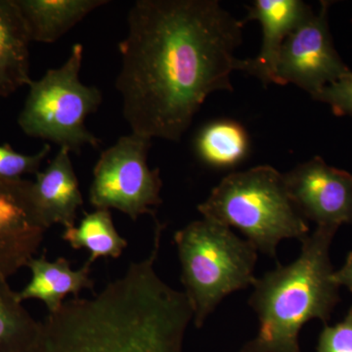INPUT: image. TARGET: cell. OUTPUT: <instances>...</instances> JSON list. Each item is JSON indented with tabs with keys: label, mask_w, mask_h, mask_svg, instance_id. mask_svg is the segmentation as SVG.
I'll list each match as a JSON object with an SVG mask.
<instances>
[{
	"label": "cell",
	"mask_w": 352,
	"mask_h": 352,
	"mask_svg": "<svg viewBox=\"0 0 352 352\" xmlns=\"http://www.w3.org/2000/svg\"><path fill=\"white\" fill-rule=\"evenodd\" d=\"M116 87L133 133L178 141L208 95L232 91L245 21L217 0H138Z\"/></svg>",
	"instance_id": "6da1fadb"
},
{
	"label": "cell",
	"mask_w": 352,
	"mask_h": 352,
	"mask_svg": "<svg viewBox=\"0 0 352 352\" xmlns=\"http://www.w3.org/2000/svg\"><path fill=\"white\" fill-rule=\"evenodd\" d=\"M187 329L182 315L159 296L112 284L48 314L27 352H183Z\"/></svg>",
	"instance_id": "7a4b0ae2"
},
{
	"label": "cell",
	"mask_w": 352,
	"mask_h": 352,
	"mask_svg": "<svg viewBox=\"0 0 352 352\" xmlns=\"http://www.w3.org/2000/svg\"><path fill=\"white\" fill-rule=\"evenodd\" d=\"M337 231L316 227L295 261L277 263L256 280L249 305L258 314V332L239 352H302L298 335L305 323L319 319L327 325L340 302L330 259Z\"/></svg>",
	"instance_id": "3957f363"
},
{
	"label": "cell",
	"mask_w": 352,
	"mask_h": 352,
	"mask_svg": "<svg viewBox=\"0 0 352 352\" xmlns=\"http://www.w3.org/2000/svg\"><path fill=\"white\" fill-rule=\"evenodd\" d=\"M198 210L204 219L238 229L270 258H276L282 240L302 242L309 235L307 220L289 198L284 175L270 166L226 176Z\"/></svg>",
	"instance_id": "277c9868"
},
{
	"label": "cell",
	"mask_w": 352,
	"mask_h": 352,
	"mask_svg": "<svg viewBox=\"0 0 352 352\" xmlns=\"http://www.w3.org/2000/svg\"><path fill=\"white\" fill-rule=\"evenodd\" d=\"M182 283L201 328L226 296L254 286L258 250L231 228L203 219L175 233Z\"/></svg>",
	"instance_id": "5b68a950"
},
{
	"label": "cell",
	"mask_w": 352,
	"mask_h": 352,
	"mask_svg": "<svg viewBox=\"0 0 352 352\" xmlns=\"http://www.w3.org/2000/svg\"><path fill=\"white\" fill-rule=\"evenodd\" d=\"M83 46L76 43L62 66L32 80L18 124L25 135L43 139L80 154L85 146L98 147L101 140L88 131L85 120L97 112L103 96L96 87L80 80Z\"/></svg>",
	"instance_id": "8992f818"
},
{
	"label": "cell",
	"mask_w": 352,
	"mask_h": 352,
	"mask_svg": "<svg viewBox=\"0 0 352 352\" xmlns=\"http://www.w3.org/2000/svg\"><path fill=\"white\" fill-rule=\"evenodd\" d=\"M152 139L131 132L104 150L95 164L89 201L96 210H117L136 220L155 217L163 187L159 168L148 166Z\"/></svg>",
	"instance_id": "52a82bcc"
},
{
	"label": "cell",
	"mask_w": 352,
	"mask_h": 352,
	"mask_svg": "<svg viewBox=\"0 0 352 352\" xmlns=\"http://www.w3.org/2000/svg\"><path fill=\"white\" fill-rule=\"evenodd\" d=\"M330 2L298 25L285 41L277 66L278 85L294 83L314 96L349 74L335 47L328 25Z\"/></svg>",
	"instance_id": "ba28073f"
},
{
	"label": "cell",
	"mask_w": 352,
	"mask_h": 352,
	"mask_svg": "<svg viewBox=\"0 0 352 352\" xmlns=\"http://www.w3.org/2000/svg\"><path fill=\"white\" fill-rule=\"evenodd\" d=\"M296 210L317 227L339 229L352 224V173L315 157L284 175Z\"/></svg>",
	"instance_id": "9c48e42d"
},
{
	"label": "cell",
	"mask_w": 352,
	"mask_h": 352,
	"mask_svg": "<svg viewBox=\"0 0 352 352\" xmlns=\"http://www.w3.org/2000/svg\"><path fill=\"white\" fill-rule=\"evenodd\" d=\"M31 182L0 178V278L8 280L38 254L47 228L36 214Z\"/></svg>",
	"instance_id": "30bf717a"
},
{
	"label": "cell",
	"mask_w": 352,
	"mask_h": 352,
	"mask_svg": "<svg viewBox=\"0 0 352 352\" xmlns=\"http://www.w3.org/2000/svg\"><path fill=\"white\" fill-rule=\"evenodd\" d=\"M314 12L302 0H256L248 7L245 23L258 21L263 45L258 56L239 59L238 71L256 76L264 85H278L277 66L285 41Z\"/></svg>",
	"instance_id": "8fae6325"
},
{
	"label": "cell",
	"mask_w": 352,
	"mask_h": 352,
	"mask_svg": "<svg viewBox=\"0 0 352 352\" xmlns=\"http://www.w3.org/2000/svg\"><path fill=\"white\" fill-rule=\"evenodd\" d=\"M30 194L39 219L46 228L55 224L65 229L76 226V214L83 198L76 177L71 152L60 148L44 171H38L31 182Z\"/></svg>",
	"instance_id": "7c38bea8"
},
{
	"label": "cell",
	"mask_w": 352,
	"mask_h": 352,
	"mask_svg": "<svg viewBox=\"0 0 352 352\" xmlns=\"http://www.w3.org/2000/svg\"><path fill=\"white\" fill-rule=\"evenodd\" d=\"M91 264L85 261L80 270H73L66 258L50 261L45 256L32 258L27 264L31 270V280L24 289L18 292L21 302L38 300L47 308L48 314H54L62 307L65 298L72 294L78 298L83 289L94 288L90 278Z\"/></svg>",
	"instance_id": "4fadbf2b"
},
{
	"label": "cell",
	"mask_w": 352,
	"mask_h": 352,
	"mask_svg": "<svg viewBox=\"0 0 352 352\" xmlns=\"http://www.w3.org/2000/svg\"><path fill=\"white\" fill-rule=\"evenodd\" d=\"M31 36L15 0H0V98L32 82Z\"/></svg>",
	"instance_id": "5bb4252c"
},
{
	"label": "cell",
	"mask_w": 352,
	"mask_h": 352,
	"mask_svg": "<svg viewBox=\"0 0 352 352\" xmlns=\"http://www.w3.org/2000/svg\"><path fill=\"white\" fill-rule=\"evenodd\" d=\"M32 41L56 43L108 0H15Z\"/></svg>",
	"instance_id": "9a60e30c"
},
{
	"label": "cell",
	"mask_w": 352,
	"mask_h": 352,
	"mask_svg": "<svg viewBox=\"0 0 352 352\" xmlns=\"http://www.w3.org/2000/svg\"><path fill=\"white\" fill-rule=\"evenodd\" d=\"M62 239L74 250H87V263L98 258H118L127 248V241L120 235L113 224L110 210H95L87 214L78 226L65 229Z\"/></svg>",
	"instance_id": "2e32d148"
},
{
	"label": "cell",
	"mask_w": 352,
	"mask_h": 352,
	"mask_svg": "<svg viewBox=\"0 0 352 352\" xmlns=\"http://www.w3.org/2000/svg\"><path fill=\"white\" fill-rule=\"evenodd\" d=\"M195 148L201 161L208 166L217 168H233L249 152V135L244 127L235 120H215L199 132Z\"/></svg>",
	"instance_id": "e0dca14e"
},
{
	"label": "cell",
	"mask_w": 352,
	"mask_h": 352,
	"mask_svg": "<svg viewBox=\"0 0 352 352\" xmlns=\"http://www.w3.org/2000/svg\"><path fill=\"white\" fill-rule=\"evenodd\" d=\"M38 330L39 321L25 309L7 279L0 278V352H27Z\"/></svg>",
	"instance_id": "ac0fdd59"
},
{
	"label": "cell",
	"mask_w": 352,
	"mask_h": 352,
	"mask_svg": "<svg viewBox=\"0 0 352 352\" xmlns=\"http://www.w3.org/2000/svg\"><path fill=\"white\" fill-rule=\"evenodd\" d=\"M51 152V146L45 144L34 155L15 151L8 144L0 145V178L1 179H24L25 175H36L46 157Z\"/></svg>",
	"instance_id": "d6986e66"
},
{
	"label": "cell",
	"mask_w": 352,
	"mask_h": 352,
	"mask_svg": "<svg viewBox=\"0 0 352 352\" xmlns=\"http://www.w3.org/2000/svg\"><path fill=\"white\" fill-rule=\"evenodd\" d=\"M314 100L323 102L332 108L338 117L352 116V73L342 76L312 96Z\"/></svg>",
	"instance_id": "ffe728a7"
},
{
	"label": "cell",
	"mask_w": 352,
	"mask_h": 352,
	"mask_svg": "<svg viewBox=\"0 0 352 352\" xmlns=\"http://www.w3.org/2000/svg\"><path fill=\"white\" fill-rule=\"evenodd\" d=\"M316 352H352V307L344 320L333 326H324Z\"/></svg>",
	"instance_id": "44dd1931"
},
{
	"label": "cell",
	"mask_w": 352,
	"mask_h": 352,
	"mask_svg": "<svg viewBox=\"0 0 352 352\" xmlns=\"http://www.w3.org/2000/svg\"><path fill=\"white\" fill-rule=\"evenodd\" d=\"M333 279L339 286H344L352 293V251L347 254L346 263L342 267L333 273Z\"/></svg>",
	"instance_id": "7402d4cb"
}]
</instances>
